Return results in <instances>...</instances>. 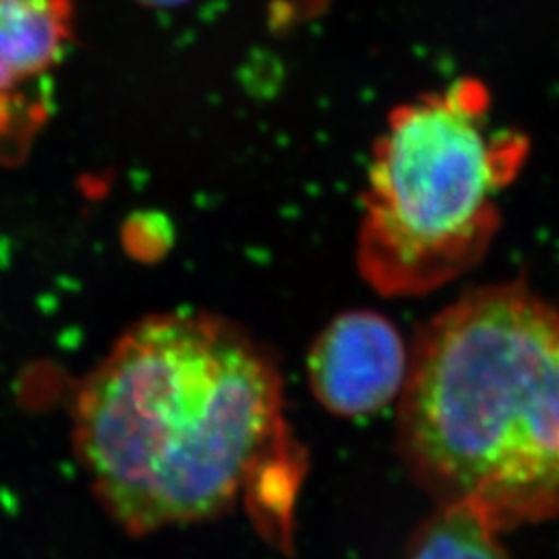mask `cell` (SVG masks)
I'll use <instances>...</instances> for the list:
<instances>
[{
    "label": "cell",
    "instance_id": "1",
    "mask_svg": "<svg viewBox=\"0 0 559 559\" xmlns=\"http://www.w3.org/2000/svg\"><path fill=\"white\" fill-rule=\"evenodd\" d=\"M73 445L104 510L138 537L240 500L282 531L302 471L276 360L210 313H158L124 330L81 381Z\"/></svg>",
    "mask_w": 559,
    "mask_h": 559
},
{
    "label": "cell",
    "instance_id": "2",
    "mask_svg": "<svg viewBox=\"0 0 559 559\" xmlns=\"http://www.w3.org/2000/svg\"><path fill=\"white\" fill-rule=\"evenodd\" d=\"M402 464L493 531L559 519V309L524 280L427 321L400 392Z\"/></svg>",
    "mask_w": 559,
    "mask_h": 559
},
{
    "label": "cell",
    "instance_id": "3",
    "mask_svg": "<svg viewBox=\"0 0 559 559\" xmlns=\"http://www.w3.org/2000/svg\"><path fill=\"white\" fill-rule=\"evenodd\" d=\"M531 141L491 127L477 78L399 106L373 147L357 263L390 299L423 297L477 267L501 228L500 195L519 179Z\"/></svg>",
    "mask_w": 559,
    "mask_h": 559
},
{
    "label": "cell",
    "instance_id": "4",
    "mask_svg": "<svg viewBox=\"0 0 559 559\" xmlns=\"http://www.w3.org/2000/svg\"><path fill=\"white\" fill-rule=\"evenodd\" d=\"M73 0H0V162L20 160L52 108Z\"/></svg>",
    "mask_w": 559,
    "mask_h": 559
},
{
    "label": "cell",
    "instance_id": "5",
    "mask_svg": "<svg viewBox=\"0 0 559 559\" xmlns=\"http://www.w3.org/2000/svg\"><path fill=\"white\" fill-rule=\"evenodd\" d=\"M408 357L411 348L388 318L367 309L340 313L309 350L311 392L338 417L376 415L400 399Z\"/></svg>",
    "mask_w": 559,
    "mask_h": 559
},
{
    "label": "cell",
    "instance_id": "6",
    "mask_svg": "<svg viewBox=\"0 0 559 559\" xmlns=\"http://www.w3.org/2000/svg\"><path fill=\"white\" fill-rule=\"evenodd\" d=\"M406 559H510L500 533L464 506H438L411 540Z\"/></svg>",
    "mask_w": 559,
    "mask_h": 559
}]
</instances>
